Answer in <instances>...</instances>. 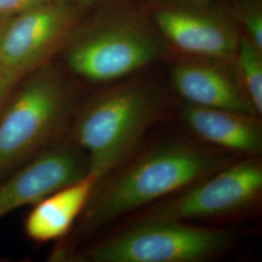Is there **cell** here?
<instances>
[{
	"label": "cell",
	"instance_id": "cell-1",
	"mask_svg": "<svg viewBox=\"0 0 262 262\" xmlns=\"http://www.w3.org/2000/svg\"><path fill=\"white\" fill-rule=\"evenodd\" d=\"M230 161L225 151L196 145L183 142L159 145L105 177L108 180L86 204L82 230L94 231L171 196Z\"/></svg>",
	"mask_w": 262,
	"mask_h": 262
},
{
	"label": "cell",
	"instance_id": "cell-2",
	"mask_svg": "<svg viewBox=\"0 0 262 262\" xmlns=\"http://www.w3.org/2000/svg\"><path fill=\"white\" fill-rule=\"evenodd\" d=\"M162 112L158 94L127 83L109 89L82 113L76 140L88 155L89 174L99 183L122 165Z\"/></svg>",
	"mask_w": 262,
	"mask_h": 262
},
{
	"label": "cell",
	"instance_id": "cell-3",
	"mask_svg": "<svg viewBox=\"0 0 262 262\" xmlns=\"http://www.w3.org/2000/svg\"><path fill=\"white\" fill-rule=\"evenodd\" d=\"M234 241L228 229L166 219L143 217L86 251L93 262H199L225 252Z\"/></svg>",
	"mask_w": 262,
	"mask_h": 262
},
{
	"label": "cell",
	"instance_id": "cell-4",
	"mask_svg": "<svg viewBox=\"0 0 262 262\" xmlns=\"http://www.w3.org/2000/svg\"><path fill=\"white\" fill-rule=\"evenodd\" d=\"M262 191V165L257 159L230 161L224 167L172 194L144 217L192 222L243 212Z\"/></svg>",
	"mask_w": 262,
	"mask_h": 262
},
{
	"label": "cell",
	"instance_id": "cell-5",
	"mask_svg": "<svg viewBox=\"0 0 262 262\" xmlns=\"http://www.w3.org/2000/svg\"><path fill=\"white\" fill-rule=\"evenodd\" d=\"M68 105V94L55 77L29 82L0 119V172L49 140L64 121Z\"/></svg>",
	"mask_w": 262,
	"mask_h": 262
},
{
	"label": "cell",
	"instance_id": "cell-6",
	"mask_svg": "<svg viewBox=\"0 0 262 262\" xmlns=\"http://www.w3.org/2000/svg\"><path fill=\"white\" fill-rule=\"evenodd\" d=\"M162 49L141 26L128 21L101 28L76 43L67 61L77 75L96 82H112L157 60Z\"/></svg>",
	"mask_w": 262,
	"mask_h": 262
},
{
	"label": "cell",
	"instance_id": "cell-7",
	"mask_svg": "<svg viewBox=\"0 0 262 262\" xmlns=\"http://www.w3.org/2000/svg\"><path fill=\"white\" fill-rule=\"evenodd\" d=\"M155 19L164 37L181 52L200 58L234 59L240 35L220 15L175 3L158 10Z\"/></svg>",
	"mask_w": 262,
	"mask_h": 262
},
{
	"label": "cell",
	"instance_id": "cell-8",
	"mask_svg": "<svg viewBox=\"0 0 262 262\" xmlns=\"http://www.w3.org/2000/svg\"><path fill=\"white\" fill-rule=\"evenodd\" d=\"M88 174V161L72 149L60 148L43 154L0 184V219L19 207L35 205Z\"/></svg>",
	"mask_w": 262,
	"mask_h": 262
},
{
	"label": "cell",
	"instance_id": "cell-9",
	"mask_svg": "<svg viewBox=\"0 0 262 262\" xmlns=\"http://www.w3.org/2000/svg\"><path fill=\"white\" fill-rule=\"evenodd\" d=\"M230 60L194 57L172 67V83L187 104L257 117Z\"/></svg>",
	"mask_w": 262,
	"mask_h": 262
},
{
	"label": "cell",
	"instance_id": "cell-10",
	"mask_svg": "<svg viewBox=\"0 0 262 262\" xmlns=\"http://www.w3.org/2000/svg\"><path fill=\"white\" fill-rule=\"evenodd\" d=\"M66 4L32 6L8 23L0 44V69L24 74L47 55L67 24Z\"/></svg>",
	"mask_w": 262,
	"mask_h": 262
},
{
	"label": "cell",
	"instance_id": "cell-11",
	"mask_svg": "<svg viewBox=\"0 0 262 262\" xmlns=\"http://www.w3.org/2000/svg\"><path fill=\"white\" fill-rule=\"evenodd\" d=\"M182 118L198 138L225 150L256 156L262 149L261 123L253 116L187 104Z\"/></svg>",
	"mask_w": 262,
	"mask_h": 262
},
{
	"label": "cell",
	"instance_id": "cell-12",
	"mask_svg": "<svg viewBox=\"0 0 262 262\" xmlns=\"http://www.w3.org/2000/svg\"><path fill=\"white\" fill-rule=\"evenodd\" d=\"M97 183L88 174L39 201L27 220L28 236L38 242H47L66 235L86 206Z\"/></svg>",
	"mask_w": 262,
	"mask_h": 262
},
{
	"label": "cell",
	"instance_id": "cell-13",
	"mask_svg": "<svg viewBox=\"0 0 262 262\" xmlns=\"http://www.w3.org/2000/svg\"><path fill=\"white\" fill-rule=\"evenodd\" d=\"M235 71L244 92L258 115L262 114L261 50L245 34L240 36L234 56Z\"/></svg>",
	"mask_w": 262,
	"mask_h": 262
},
{
	"label": "cell",
	"instance_id": "cell-14",
	"mask_svg": "<svg viewBox=\"0 0 262 262\" xmlns=\"http://www.w3.org/2000/svg\"><path fill=\"white\" fill-rule=\"evenodd\" d=\"M246 36L262 51V15L257 7L249 8L243 15Z\"/></svg>",
	"mask_w": 262,
	"mask_h": 262
},
{
	"label": "cell",
	"instance_id": "cell-15",
	"mask_svg": "<svg viewBox=\"0 0 262 262\" xmlns=\"http://www.w3.org/2000/svg\"><path fill=\"white\" fill-rule=\"evenodd\" d=\"M21 75L17 72L0 69V106Z\"/></svg>",
	"mask_w": 262,
	"mask_h": 262
},
{
	"label": "cell",
	"instance_id": "cell-16",
	"mask_svg": "<svg viewBox=\"0 0 262 262\" xmlns=\"http://www.w3.org/2000/svg\"><path fill=\"white\" fill-rule=\"evenodd\" d=\"M36 0H0V16L25 11L34 5Z\"/></svg>",
	"mask_w": 262,
	"mask_h": 262
},
{
	"label": "cell",
	"instance_id": "cell-17",
	"mask_svg": "<svg viewBox=\"0 0 262 262\" xmlns=\"http://www.w3.org/2000/svg\"><path fill=\"white\" fill-rule=\"evenodd\" d=\"M7 16H0V44H1V39L4 32V29L7 26Z\"/></svg>",
	"mask_w": 262,
	"mask_h": 262
},
{
	"label": "cell",
	"instance_id": "cell-18",
	"mask_svg": "<svg viewBox=\"0 0 262 262\" xmlns=\"http://www.w3.org/2000/svg\"><path fill=\"white\" fill-rule=\"evenodd\" d=\"M174 3H179V4H195V3H202L205 2L207 0H169Z\"/></svg>",
	"mask_w": 262,
	"mask_h": 262
},
{
	"label": "cell",
	"instance_id": "cell-19",
	"mask_svg": "<svg viewBox=\"0 0 262 262\" xmlns=\"http://www.w3.org/2000/svg\"><path fill=\"white\" fill-rule=\"evenodd\" d=\"M97 0H58L61 4H67V3H88V2H94Z\"/></svg>",
	"mask_w": 262,
	"mask_h": 262
}]
</instances>
